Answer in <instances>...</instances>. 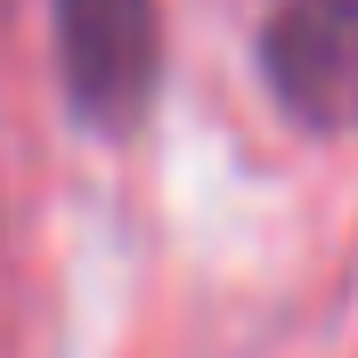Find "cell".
<instances>
[{
	"instance_id": "obj_2",
	"label": "cell",
	"mask_w": 358,
	"mask_h": 358,
	"mask_svg": "<svg viewBox=\"0 0 358 358\" xmlns=\"http://www.w3.org/2000/svg\"><path fill=\"white\" fill-rule=\"evenodd\" d=\"M261 73L301 131H358V0H277L261 24Z\"/></svg>"
},
{
	"instance_id": "obj_1",
	"label": "cell",
	"mask_w": 358,
	"mask_h": 358,
	"mask_svg": "<svg viewBox=\"0 0 358 358\" xmlns=\"http://www.w3.org/2000/svg\"><path fill=\"white\" fill-rule=\"evenodd\" d=\"M57 73L90 131L131 138L163 90V8L155 0H57Z\"/></svg>"
}]
</instances>
